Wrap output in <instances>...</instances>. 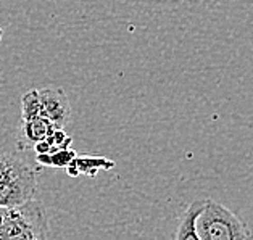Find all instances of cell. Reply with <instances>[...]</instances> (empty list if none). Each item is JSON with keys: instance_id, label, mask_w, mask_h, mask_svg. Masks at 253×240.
Masks as SVG:
<instances>
[{"instance_id": "3", "label": "cell", "mask_w": 253, "mask_h": 240, "mask_svg": "<svg viewBox=\"0 0 253 240\" xmlns=\"http://www.w3.org/2000/svg\"><path fill=\"white\" fill-rule=\"evenodd\" d=\"M38 171L33 169L21 176L0 182V206L20 205L34 199L38 192Z\"/></svg>"}, {"instance_id": "10", "label": "cell", "mask_w": 253, "mask_h": 240, "mask_svg": "<svg viewBox=\"0 0 253 240\" xmlns=\"http://www.w3.org/2000/svg\"><path fill=\"white\" fill-rule=\"evenodd\" d=\"M36 116L42 115V105L39 98V90L31 89L21 97V118H36Z\"/></svg>"}, {"instance_id": "2", "label": "cell", "mask_w": 253, "mask_h": 240, "mask_svg": "<svg viewBox=\"0 0 253 240\" xmlns=\"http://www.w3.org/2000/svg\"><path fill=\"white\" fill-rule=\"evenodd\" d=\"M197 236L199 240H239L250 239L252 231L229 208L207 199L197 219Z\"/></svg>"}, {"instance_id": "7", "label": "cell", "mask_w": 253, "mask_h": 240, "mask_svg": "<svg viewBox=\"0 0 253 240\" xmlns=\"http://www.w3.org/2000/svg\"><path fill=\"white\" fill-rule=\"evenodd\" d=\"M203 206H205V200H195L187 206V210L182 213L177 231L174 234L176 240H199V236H197V219H199Z\"/></svg>"}, {"instance_id": "1", "label": "cell", "mask_w": 253, "mask_h": 240, "mask_svg": "<svg viewBox=\"0 0 253 240\" xmlns=\"http://www.w3.org/2000/svg\"><path fill=\"white\" fill-rule=\"evenodd\" d=\"M48 236L45 206L31 199L20 205L0 206V240H44Z\"/></svg>"}, {"instance_id": "11", "label": "cell", "mask_w": 253, "mask_h": 240, "mask_svg": "<svg viewBox=\"0 0 253 240\" xmlns=\"http://www.w3.org/2000/svg\"><path fill=\"white\" fill-rule=\"evenodd\" d=\"M45 140L48 142V145L52 147V150L68 149V147H71V142H73V139L65 132V129H60V127H55Z\"/></svg>"}, {"instance_id": "5", "label": "cell", "mask_w": 253, "mask_h": 240, "mask_svg": "<svg viewBox=\"0 0 253 240\" xmlns=\"http://www.w3.org/2000/svg\"><path fill=\"white\" fill-rule=\"evenodd\" d=\"M55 126L45 116H36V118H21L20 127L16 135L18 150H33L36 144L45 140Z\"/></svg>"}, {"instance_id": "4", "label": "cell", "mask_w": 253, "mask_h": 240, "mask_svg": "<svg viewBox=\"0 0 253 240\" xmlns=\"http://www.w3.org/2000/svg\"><path fill=\"white\" fill-rule=\"evenodd\" d=\"M42 105V115L52 122L55 127L65 129L71 118V105L70 100L61 87H48L38 89Z\"/></svg>"}, {"instance_id": "6", "label": "cell", "mask_w": 253, "mask_h": 240, "mask_svg": "<svg viewBox=\"0 0 253 240\" xmlns=\"http://www.w3.org/2000/svg\"><path fill=\"white\" fill-rule=\"evenodd\" d=\"M115 168V161L105 157H75L73 161L66 166L68 174L76 177L79 174H87L94 177L98 171H108Z\"/></svg>"}, {"instance_id": "12", "label": "cell", "mask_w": 253, "mask_h": 240, "mask_svg": "<svg viewBox=\"0 0 253 240\" xmlns=\"http://www.w3.org/2000/svg\"><path fill=\"white\" fill-rule=\"evenodd\" d=\"M2 36H3V31H2V26H0V40H2Z\"/></svg>"}, {"instance_id": "9", "label": "cell", "mask_w": 253, "mask_h": 240, "mask_svg": "<svg viewBox=\"0 0 253 240\" xmlns=\"http://www.w3.org/2000/svg\"><path fill=\"white\" fill-rule=\"evenodd\" d=\"M75 157H76V152L73 150L71 147H68V149H58L48 153L36 155V161L42 166H50V168H66Z\"/></svg>"}, {"instance_id": "8", "label": "cell", "mask_w": 253, "mask_h": 240, "mask_svg": "<svg viewBox=\"0 0 253 240\" xmlns=\"http://www.w3.org/2000/svg\"><path fill=\"white\" fill-rule=\"evenodd\" d=\"M34 168H31L24 160L0 149V182L11 179V177L21 176L24 173H29Z\"/></svg>"}]
</instances>
